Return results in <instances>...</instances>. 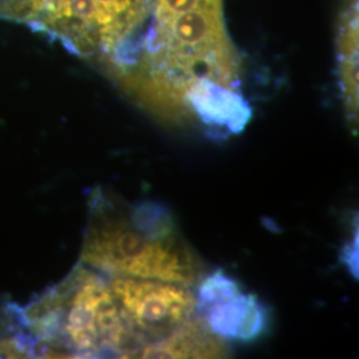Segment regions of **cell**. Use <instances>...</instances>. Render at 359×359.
Returning a JSON list of instances; mask_svg holds the SVG:
<instances>
[{"instance_id": "1", "label": "cell", "mask_w": 359, "mask_h": 359, "mask_svg": "<svg viewBox=\"0 0 359 359\" xmlns=\"http://www.w3.org/2000/svg\"><path fill=\"white\" fill-rule=\"evenodd\" d=\"M80 262L109 277H133L194 286L204 264L164 206L130 205L97 187L88 198Z\"/></svg>"}, {"instance_id": "2", "label": "cell", "mask_w": 359, "mask_h": 359, "mask_svg": "<svg viewBox=\"0 0 359 359\" xmlns=\"http://www.w3.org/2000/svg\"><path fill=\"white\" fill-rule=\"evenodd\" d=\"M44 358H139L142 339L121 314L109 278L79 261L23 306Z\"/></svg>"}, {"instance_id": "3", "label": "cell", "mask_w": 359, "mask_h": 359, "mask_svg": "<svg viewBox=\"0 0 359 359\" xmlns=\"http://www.w3.org/2000/svg\"><path fill=\"white\" fill-rule=\"evenodd\" d=\"M156 0H26L18 22L114 75L127 65Z\"/></svg>"}, {"instance_id": "4", "label": "cell", "mask_w": 359, "mask_h": 359, "mask_svg": "<svg viewBox=\"0 0 359 359\" xmlns=\"http://www.w3.org/2000/svg\"><path fill=\"white\" fill-rule=\"evenodd\" d=\"M108 278L123 317L144 346L167 337L196 314L197 295L191 286L133 277Z\"/></svg>"}, {"instance_id": "5", "label": "cell", "mask_w": 359, "mask_h": 359, "mask_svg": "<svg viewBox=\"0 0 359 359\" xmlns=\"http://www.w3.org/2000/svg\"><path fill=\"white\" fill-rule=\"evenodd\" d=\"M196 311L224 339H255L266 325V311L256 298L219 271L200 281Z\"/></svg>"}, {"instance_id": "6", "label": "cell", "mask_w": 359, "mask_h": 359, "mask_svg": "<svg viewBox=\"0 0 359 359\" xmlns=\"http://www.w3.org/2000/svg\"><path fill=\"white\" fill-rule=\"evenodd\" d=\"M228 346L197 314L167 337L142 347L139 358H224Z\"/></svg>"}, {"instance_id": "7", "label": "cell", "mask_w": 359, "mask_h": 359, "mask_svg": "<svg viewBox=\"0 0 359 359\" xmlns=\"http://www.w3.org/2000/svg\"><path fill=\"white\" fill-rule=\"evenodd\" d=\"M338 75L348 127L357 136L359 120L358 0H348L341 13L338 38Z\"/></svg>"}, {"instance_id": "8", "label": "cell", "mask_w": 359, "mask_h": 359, "mask_svg": "<svg viewBox=\"0 0 359 359\" xmlns=\"http://www.w3.org/2000/svg\"><path fill=\"white\" fill-rule=\"evenodd\" d=\"M38 341L19 306L8 297L0 298V358H36Z\"/></svg>"}]
</instances>
